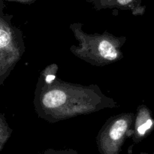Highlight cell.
Masks as SVG:
<instances>
[{
    "instance_id": "obj_6",
    "label": "cell",
    "mask_w": 154,
    "mask_h": 154,
    "mask_svg": "<svg viewBox=\"0 0 154 154\" xmlns=\"http://www.w3.org/2000/svg\"><path fill=\"white\" fill-rule=\"evenodd\" d=\"M132 1V0H117V2H118L120 5H127L128 3L131 2Z\"/></svg>"
},
{
    "instance_id": "obj_7",
    "label": "cell",
    "mask_w": 154,
    "mask_h": 154,
    "mask_svg": "<svg viewBox=\"0 0 154 154\" xmlns=\"http://www.w3.org/2000/svg\"><path fill=\"white\" fill-rule=\"evenodd\" d=\"M54 78V76H52V75H50V76H48V78H47V81H52L53 79Z\"/></svg>"
},
{
    "instance_id": "obj_4",
    "label": "cell",
    "mask_w": 154,
    "mask_h": 154,
    "mask_svg": "<svg viewBox=\"0 0 154 154\" xmlns=\"http://www.w3.org/2000/svg\"><path fill=\"white\" fill-rule=\"evenodd\" d=\"M153 125V121L150 118H148L144 123L140 126L138 129V132L140 135H144L147 130L150 129Z\"/></svg>"
},
{
    "instance_id": "obj_2",
    "label": "cell",
    "mask_w": 154,
    "mask_h": 154,
    "mask_svg": "<svg viewBox=\"0 0 154 154\" xmlns=\"http://www.w3.org/2000/svg\"><path fill=\"white\" fill-rule=\"evenodd\" d=\"M127 129V123L125 120H118L114 123L110 129L109 136L114 141L120 139Z\"/></svg>"
},
{
    "instance_id": "obj_3",
    "label": "cell",
    "mask_w": 154,
    "mask_h": 154,
    "mask_svg": "<svg viewBox=\"0 0 154 154\" xmlns=\"http://www.w3.org/2000/svg\"><path fill=\"white\" fill-rule=\"evenodd\" d=\"M99 51L103 58L109 60H114L117 56V52L114 47L108 41L101 42L99 46Z\"/></svg>"
},
{
    "instance_id": "obj_1",
    "label": "cell",
    "mask_w": 154,
    "mask_h": 154,
    "mask_svg": "<svg viewBox=\"0 0 154 154\" xmlns=\"http://www.w3.org/2000/svg\"><path fill=\"white\" fill-rule=\"evenodd\" d=\"M66 101V95L63 91L54 90L48 92L44 96L42 102L48 108H54L63 105Z\"/></svg>"
},
{
    "instance_id": "obj_5",
    "label": "cell",
    "mask_w": 154,
    "mask_h": 154,
    "mask_svg": "<svg viewBox=\"0 0 154 154\" xmlns=\"http://www.w3.org/2000/svg\"><path fill=\"white\" fill-rule=\"evenodd\" d=\"M10 37L7 32L3 29H0V48L6 46L9 43Z\"/></svg>"
}]
</instances>
